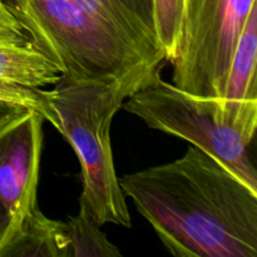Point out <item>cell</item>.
Listing matches in <instances>:
<instances>
[{
    "label": "cell",
    "mask_w": 257,
    "mask_h": 257,
    "mask_svg": "<svg viewBox=\"0 0 257 257\" xmlns=\"http://www.w3.org/2000/svg\"><path fill=\"white\" fill-rule=\"evenodd\" d=\"M0 44H33L29 34L17 17L12 0H0Z\"/></svg>",
    "instance_id": "5bb4252c"
},
{
    "label": "cell",
    "mask_w": 257,
    "mask_h": 257,
    "mask_svg": "<svg viewBox=\"0 0 257 257\" xmlns=\"http://www.w3.org/2000/svg\"><path fill=\"white\" fill-rule=\"evenodd\" d=\"M0 257H70L64 221L40 211L0 247Z\"/></svg>",
    "instance_id": "30bf717a"
},
{
    "label": "cell",
    "mask_w": 257,
    "mask_h": 257,
    "mask_svg": "<svg viewBox=\"0 0 257 257\" xmlns=\"http://www.w3.org/2000/svg\"><path fill=\"white\" fill-rule=\"evenodd\" d=\"M60 78L57 64L34 44H0V85L44 89Z\"/></svg>",
    "instance_id": "9c48e42d"
},
{
    "label": "cell",
    "mask_w": 257,
    "mask_h": 257,
    "mask_svg": "<svg viewBox=\"0 0 257 257\" xmlns=\"http://www.w3.org/2000/svg\"><path fill=\"white\" fill-rule=\"evenodd\" d=\"M257 0H185L172 84L216 118L238 38Z\"/></svg>",
    "instance_id": "277c9868"
},
{
    "label": "cell",
    "mask_w": 257,
    "mask_h": 257,
    "mask_svg": "<svg viewBox=\"0 0 257 257\" xmlns=\"http://www.w3.org/2000/svg\"><path fill=\"white\" fill-rule=\"evenodd\" d=\"M118 181L173 256L257 257V193L195 146Z\"/></svg>",
    "instance_id": "6da1fadb"
},
{
    "label": "cell",
    "mask_w": 257,
    "mask_h": 257,
    "mask_svg": "<svg viewBox=\"0 0 257 257\" xmlns=\"http://www.w3.org/2000/svg\"><path fill=\"white\" fill-rule=\"evenodd\" d=\"M44 122L37 112L27 110L0 125V203L10 217L0 247L42 211L38 183Z\"/></svg>",
    "instance_id": "8992f818"
},
{
    "label": "cell",
    "mask_w": 257,
    "mask_h": 257,
    "mask_svg": "<svg viewBox=\"0 0 257 257\" xmlns=\"http://www.w3.org/2000/svg\"><path fill=\"white\" fill-rule=\"evenodd\" d=\"M9 223H10L9 215H8L4 206L0 203V245H2L3 238H4L5 233H7L8 227H9Z\"/></svg>",
    "instance_id": "9a60e30c"
},
{
    "label": "cell",
    "mask_w": 257,
    "mask_h": 257,
    "mask_svg": "<svg viewBox=\"0 0 257 257\" xmlns=\"http://www.w3.org/2000/svg\"><path fill=\"white\" fill-rule=\"evenodd\" d=\"M122 108L148 128L187 141L207 153L257 193V170L250 153L252 143L206 112L192 94L163 80L160 70L133 92Z\"/></svg>",
    "instance_id": "5b68a950"
},
{
    "label": "cell",
    "mask_w": 257,
    "mask_h": 257,
    "mask_svg": "<svg viewBox=\"0 0 257 257\" xmlns=\"http://www.w3.org/2000/svg\"><path fill=\"white\" fill-rule=\"evenodd\" d=\"M34 110L60 133V120L47 89L0 85V125L18 114Z\"/></svg>",
    "instance_id": "7c38bea8"
},
{
    "label": "cell",
    "mask_w": 257,
    "mask_h": 257,
    "mask_svg": "<svg viewBox=\"0 0 257 257\" xmlns=\"http://www.w3.org/2000/svg\"><path fill=\"white\" fill-rule=\"evenodd\" d=\"M88 14L135 48L151 65L161 67L165 53L157 39L153 0H75Z\"/></svg>",
    "instance_id": "ba28073f"
},
{
    "label": "cell",
    "mask_w": 257,
    "mask_h": 257,
    "mask_svg": "<svg viewBox=\"0 0 257 257\" xmlns=\"http://www.w3.org/2000/svg\"><path fill=\"white\" fill-rule=\"evenodd\" d=\"M158 69L137 70L122 78L67 80L60 78L47 89L60 120V135L80 163L82 201L98 225L132 227L127 197L118 181L110 125L124 100Z\"/></svg>",
    "instance_id": "7a4b0ae2"
},
{
    "label": "cell",
    "mask_w": 257,
    "mask_h": 257,
    "mask_svg": "<svg viewBox=\"0 0 257 257\" xmlns=\"http://www.w3.org/2000/svg\"><path fill=\"white\" fill-rule=\"evenodd\" d=\"M65 223L70 257H115L120 251L102 232L87 206L79 201V212Z\"/></svg>",
    "instance_id": "8fae6325"
},
{
    "label": "cell",
    "mask_w": 257,
    "mask_h": 257,
    "mask_svg": "<svg viewBox=\"0 0 257 257\" xmlns=\"http://www.w3.org/2000/svg\"><path fill=\"white\" fill-rule=\"evenodd\" d=\"M32 43L57 64L63 79L122 78L158 69L88 14L75 0H12Z\"/></svg>",
    "instance_id": "3957f363"
},
{
    "label": "cell",
    "mask_w": 257,
    "mask_h": 257,
    "mask_svg": "<svg viewBox=\"0 0 257 257\" xmlns=\"http://www.w3.org/2000/svg\"><path fill=\"white\" fill-rule=\"evenodd\" d=\"M157 39L165 60L172 64L178 53L185 0H153Z\"/></svg>",
    "instance_id": "4fadbf2b"
},
{
    "label": "cell",
    "mask_w": 257,
    "mask_h": 257,
    "mask_svg": "<svg viewBox=\"0 0 257 257\" xmlns=\"http://www.w3.org/2000/svg\"><path fill=\"white\" fill-rule=\"evenodd\" d=\"M257 4L252 8L233 52L216 119L252 143L257 128Z\"/></svg>",
    "instance_id": "52a82bcc"
}]
</instances>
